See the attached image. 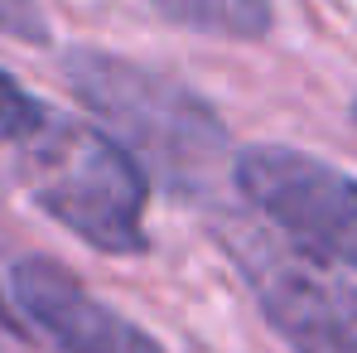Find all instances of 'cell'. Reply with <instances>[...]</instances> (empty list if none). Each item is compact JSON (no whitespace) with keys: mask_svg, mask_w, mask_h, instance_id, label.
<instances>
[{"mask_svg":"<svg viewBox=\"0 0 357 353\" xmlns=\"http://www.w3.org/2000/svg\"><path fill=\"white\" fill-rule=\"evenodd\" d=\"M10 295L20 315L63 353H165L135 319L97 300L54 257H20L10 266Z\"/></svg>","mask_w":357,"mask_h":353,"instance_id":"cell-5","label":"cell"},{"mask_svg":"<svg viewBox=\"0 0 357 353\" xmlns=\"http://www.w3.org/2000/svg\"><path fill=\"white\" fill-rule=\"evenodd\" d=\"M165 20L193 34H218V39H266L275 24L271 0H150Z\"/></svg>","mask_w":357,"mask_h":353,"instance_id":"cell-6","label":"cell"},{"mask_svg":"<svg viewBox=\"0 0 357 353\" xmlns=\"http://www.w3.org/2000/svg\"><path fill=\"white\" fill-rule=\"evenodd\" d=\"M0 34L20 44H49V15L39 0H0Z\"/></svg>","mask_w":357,"mask_h":353,"instance_id":"cell-7","label":"cell"},{"mask_svg":"<svg viewBox=\"0 0 357 353\" xmlns=\"http://www.w3.org/2000/svg\"><path fill=\"white\" fill-rule=\"evenodd\" d=\"M63 78L92 117L107 121L112 141L130 150L135 165L169 194L198 199L218 184L222 165L232 170V141L222 117L178 78L116 59L107 49H68Z\"/></svg>","mask_w":357,"mask_h":353,"instance_id":"cell-2","label":"cell"},{"mask_svg":"<svg viewBox=\"0 0 357 353\" xmlns=\"http://www.w3.org/2000/svg\"><path fill=\"white\" fill-rule=\"evenodd\" d=\"M0 145L15 155V175L29 199L63 233L107 257H145L150 175L130 150L87 121L24 92L0 68Z\"/></svg>","mask_w":357,"mask_h":353,"instance_id":"cell-1","label":"cell"},{"mask_svg":"<svg viewBox=\"0 0 357 353\" xmlns=\"http://www.w3.org/2000/svg\"><path fill=\"white\" fill-rule=\"evenodd\" d=\"M227 175L295 252L357 271V179L348 170L295 145H246Z\"/></svg>","mask_w":357,"mask_h":353,"instance_id":"cell-3","label":"cell"},{"mask_svg":"<svg viewBox=\"0 0 357 353\" xmlns=\"http://www.w3.org/2000/svg\"><path fill=\"white\" fill-rule=\"evenodd\" d=\"M266 324L295 353H357V286L261 228L222 233Z\"/></svg>","mask_w":357,"mask_h":353,"instance_id":"cell-4","label":"cell"}]
</instances>
